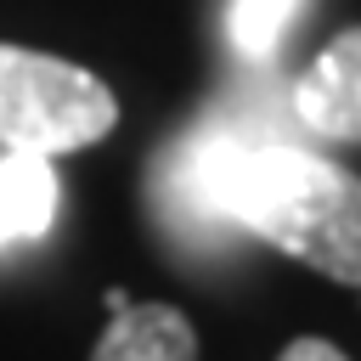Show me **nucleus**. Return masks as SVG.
Wrapping results in <instances>:
<instances>
[{
	"label": "nucleus",
	"mask_w": 361,
	"mask_h": 361,
	"mask_svg": "<svg viewBox=\"0 0 361 361\" xmlns=\"http://www.w3.org/2000/svg\"><path fill=\"white\" fill-rule=\"evenodd\" d=\"M169 197L243 226L276 254L361 288V175L288 141H214L180 164Z\"/></svg>",
	"instance_id": "obj_1"
},
{
	"label": "nucleus",
	"mask_w": 361,
	"mask_h": 361,
	"mask_svg": "<svg viewBox=\"0 0 361 361\" xmlns=\"http://www.w3.org/2000/svg\"><path fill=\"white\" fill-rule=\"evenodd\" d=\"M118 124V96L79 62L0 45V147L28 158H68L107 141Z\"/></svg>",
	"instance_id": "obj_2"
},
{
	"label": "nucleus",
	"mask_w": 361,
	"mask_h": 361,
	"mask_svg": "<svg viewBox=\"0 0 361 361\" xmlns=\"http://www.w3.org/2000/svg\"><path fill=\"white\" fill-rule=\"evenodd\" d=\"M288 107L310 135L361 147V23L338 28L316 51V62L288 85Z\"/></svg>",
	"instance_id": "obj_3"
},
{
	"label": "nucleus",
	"mask_w": 361,
	"mask_h": 361,
	"mask_svg": "<svg viewBox=\"0 0 361 361\" xmlns=\"http://www.w3.org/2000/svg\"><path fill=\"white\" fill-rule=\"evenodd\" d=\"M90 361H197V327L180 305L147 299V305H124L107 316Z\"/></svg>",
	"instance_id": "obj_4"
},
{
	"label": "nucleus",
	"mask_w": 361,
	"mask_h": 361,
	"mask_svg": "<svg viewBox=\"0 0 361 361\" xmlns=\"http://www.w3.org/2000/svg\"><path fill=\"white\" fill-rule=\"evenodd\" d=\"M56 169L51 158H28V152H6L0 158V248L11 243H34L56 226Z\"/></svg>",
	"instance_id": "obj_5"
},
{
	"label": "nucleus",
	"mask_w": 361,
	"mask_h": 361,
	"mask_svg": "<svg viewBox=\"0 0 361 361\" xmlns=\"http://www.w3.org/2000/svg\"><path fill=\"white\" fill-rule=\"evenodd\" d=\"M299 6L305 0H231V45L248 62H271L299 23Z\"/></svg>",
	"instance_id": "obj_6"
},
{
	"label": "nucleus",
	"mask_w": 361,
	"mask_h": 361,
	"mask_svg": "<svg viewBox=\"0 0 361 361\" xmlns=\"http://www.w3.org/2000/svg\"><path fill=\"white\" fill-rule=\"evenodd\" d=\"M276 361H350V355H344L333 338H288Z\"/></svg>",
	"instance_id": "obj_7"
}]
</instances>
